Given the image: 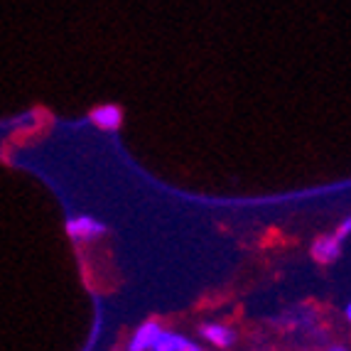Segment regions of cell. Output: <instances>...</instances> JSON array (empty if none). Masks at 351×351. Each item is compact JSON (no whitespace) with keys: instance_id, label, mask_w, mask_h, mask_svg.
I'll return each instance as SVG.
<instances>
[{"instance_id":"cell-1","label":"cell","mask_w":351,"mask_h":351,"mask_svg":"<svg viewBox=\"0 0 351 351\" xmlns=\"http://www.w3.org/2000/svg\"><path fill=\"white\" fill-rule=\"evenodd\" d=\"M341 236L339 234H324L312 243V256L319 263H334L341 256Z\"/></svg>"},{"instance_id":"cell-2","label":"cell","mask_w":351,"mask_h":351,"mask_svg":"<svg viewBox=\"0 0 351 351\" xmlns=\"http://www.w3.org/2000/svg\"><path fill=\"white\" fill-rule=\"evenodd\" d=\"M165 327H160L158 322H145L135 329L133 341H130V349L133 351H155V344H158L160 334H162Z\"/></svg>"},{"instance_id":"cell-3","label":"cell","mask_w":351,"mask_h":351,"mask_svg":"<svg viewBox=\"0 0 351 351\" xmlns=\"http://www.w3.org/2000/svg\"><path fill=\"white\" fill-rule=\"evenodd\" d=\"M199 332H202V337L209 341V344L221 346V349L231 346V344H234V339H236V334L231 332L226 324H202Z\"/></svg>"},{"instance_id":"cell-4","label":"cell","mask_w":351,"mask_h":351,"mask_svg":"<svg viewBox=\"0 0 351 351\" xmlns=\"http://www.w3.org/2000/svg\"><path fill=\"white\" fill-rule=\"evenodd\" d=\"M155 351H197V344L189 341L187 337H182V334L162 329L158 344H155Z\"/></svg>"},{"instance_id":"cell-5","label":"cell","mask_w":351,"mask_h":351,"mask_svg":"<svg viewBox=\"0 0 351 351\" xmlns=\"http://www.w3.org/2000/svg\"><path fill=\"white\" fill-rule=\"evenodd\" d=\"M121 118H123V113H121V108L118 106H101V108H96L94 111V121L96 125H101V128L106 130H116L118 125H121Z\"/></svg>"},{"instance_id":"cell-6","label":"cell","mask_w":351,"mask_h":351,"mask_svg":"<svg viewBox=\"0 0 351 351\" xmlns=\"http://www.w3.org/2000/svg\"><path fill=\"white\" fill-rule=\"evenodd\" d=\"M69 228H71V234L74 236H84V239H94V236L104 234V226L96 223L94 219H88V217L74 219V221L69 223Z\"/></svg>"},{"instance_id":"cell-7","label":"cell","mask_w":351,"mask_h":351,"mask_svg":"<svg viewBox=\"0 0 351 351\" xmlns=\"http://www.w3.org/2000/svg\"><path fill=\"white\" fill-rule=\"evenodd\" d=\"M337 234H339L341 239H346V236L351 234V217H349V219H344V221L339 223V228H337Z\"/></svg>"},{"instance_id":"cell-8","label":"cell","mask_w":351,"mask_h":351,"mask_svg":"<svg viewBox=\"0 0 351 351\" xmlns=\"http://www.w3.org/2000/svg\"><path fill=\"white\" fill-rule=\"evenodd\" d=\"M346 319H349V322H351V302L346 304Z\"/></svg>"}]
</instances>
